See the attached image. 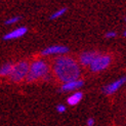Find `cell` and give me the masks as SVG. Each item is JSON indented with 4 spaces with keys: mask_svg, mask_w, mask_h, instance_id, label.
<instances>
[{
    "mask_svg": "<svg viewBox=\"0 0 126 126\" xmlns=\"http://www.w3.org/2000/svg\"><path fill=\"white\" fill-rule=\"evenodd\" d=\"M68 8L67 7H62V8H59V9H56L55 11H53L51 15H50L49 18L50 20H58V18L62 17L63 16H64L66 12H67Z\"/></svg>",
    "mask_w": 126,
    "mask_h": 126,
    "instance_id": "obj_12",
    "label": "cell"
},
{
    "mask_svg": "<svg viewBox=\"0 0 126 126\" xmlns=\"http://www.w3.org/2000/svg\"><path fill=\"white\" fill-rule=\"evenodd\" d=\"M83 98V93L81 91H75V93L71 94L70 96L67 98V104L71 107L77 106Z\"/></svg>",
    "mask_w": 126,
    "mask_h": 126,
    "instance_id": "obj_10",
    "label": "cell"
},
{
    "mask_svg": "<svg viewBox=\"0 0 126 126\" xmlns=\"http://www.w3.org/2000/svg\"><path fill=\"white\" fill-rule=\"evenodd\" d=\"M96 55H97V53L95 51H84V52H82L79 56L80 65H82L84 67H89L90 64L93 62V60L95 59Z\"/></svg>",
    "mask_w": 126,
    "mask_h": 126,
    "instance_id": "obj_9",
    "label": "cell"
},
{
    "mask_svg": "<svg viewBox=\"0 0 126 126\" xmlns=\"http://www.w3.org/2000/svg\"><path fill=\"white\" fill-rule=\"evenodd\" d=\"M84 85V81L81 79L77 80H73V81H69V82L63 83L61 86V91L63 92H70V91H76L77 89L81 88Z\"/></svg>",
    "mask_w": 126,
    "mask_h": 126,
    "instance_id": "obj_8",
    "label": "cell"
},
{
    "mask_svg": "<svg viewBox=\"0 0 126 126\" xmlns=\"http://www.w3.org/2000/svg\"><path fill=\"white\" fill-rule=\"evenodd\" d=\"M126 82V77L125 76H122L121 78H119L115 81H113L112 83L110 84H107L103 87V93L106 94V95H110V94H113L115 93L116 91H118L120 88L125 84Z\"/></svg>",
    "mask_w": 126,
    "mask_h": 126,
    "instance_id": "obj_5",
    "label": "cell"
},
{
    "mask_svg": "<svg viewBox=\"0 0 126 126\" xmlns=\"http://www.w3.org/2000/svg\"><path fill=\"white\" fill-rule=\"evenodd\" d=\"M28 33V28L25 27V26H21V27H17L15 30L10 31V32L6 33L3 36V40L5 41H9V40H15V39H18V38H22L23 36H25Z\"/></svg>",
    "mask_w": 126,
    "mask_h": 126,
    "instance_id": "obj_6",
    "label": "cell"
},
{
    "mask_svg": "<svg viewBox=\"0 0 126 126\" xmlns=\"http://www.w3.org/2000/svg\"><path fill=\"white\" fill-rule=\"evenodd\" d=\"M94 124H95V121H94V119L91 117L86 120V126H94Z\"/></svg>",
    "mask_w": 126,
    "mask_h": 126,
    "instance_id": "obj_16",
    "label": "cell"
},
{
    "mask_svg": "<svg viewBox=\"0 0 126 126\" xmlns=\"http://www.w3.org/2000/svg\"><path fill=\"white\" fill-rule=\"evenodd\" d=\"M69 47L65 45H51L42 50V55H51V54H61L64 55L69 52Z\"/></svg>",
    "mask_w": 126,
    "mask_h": 126,
    "instance_id": "obj_7",
    "label": "cell"
},
{
    "mask_svg": "<svg viewBox=\"0 0 126 126\" xmlns=\"http://www.w3.org/2000/svg\"><path fill=\"white\" fill-rule=\"evenodd\" d=\"M106 38H108V39H112V38H115V37L117 36V33L115 32V31H108L106 34Z\"/></svg>",
    "mask_w": 126,
    "mask_h": 126,
    "instance_id": "obj_15",
    "label": "cell"
},
{
    "mask_svg": "<svg viewBox=\"0 0 126 126\" xmlns=\"http://www.w3.org/2000/svg\"><path fill=\"white\" fill-rule=\"evenodd\" d=\"M67 111V108L64 104H59L56 106V112L60 113V114H63V113H65Z\"/></svg>",
    "mask_w": 126,
    "mask_h": 126,
    "instance_id": "obj_14",
    "label": "cell"
},
{
    "mask_svg": "<svg viewBox=\"0 0 126 126\" xmlns=\"http://www.w3.org/2000/svg\"><path fill=\"white\" fill-rule=\"evenodd\" d=\"M49 73V66L43 60H36L29 64V72L26 77L27 82H34L36 80L47 77Z\"/></svg>",
    "mask_w": 126,
    "mask_h": 126,
    "instance_id": "obj_2",
    "label": "cell"
},
{
    "mask_svg": "<svg viewBox=\"0 0 126 126\" xmlns=\"http://www.w3.org/2000/svg\"><path fill=\"white\" fill-rule=\"evenodd\" d=\"M28 72H29V63L26 61H21L14 65L9 77L12 82L18 83L26 79Z\"/></svg>",
    "mask_w": 126,
    "mask_h": 126,
    "instance_id": "obj_3",
    "label": "cell"
},
{
    "mask_svg": "<svg viewBox=\"0 0 126 126\" xmlns=\"http://www.w3.org/2000/svg\"><path fill=\"white\" fill-rule=\"evenodd\" d=\"M53 73L63 83L77 80L80 77L81 70L78 63L67 55H62L53 63Z\"/></svg>",
    "mask_w": 126,
    "mask_h": 126,
    "instance_id": "obj_1",
    "label": "cell"
},
{
    "mask_svg": "<svg viewBox=\"0 0 126 126\" xmlns=\"http://www.w3.org/2000/svg\"><path fill=\"white\" fill-rule=\"evenodd\" d=\"M12 67L14 65L11 63H5L1 67H0V76L1 77H9L11 71H12Z\"/></svg>",
    "mask_w": 126,
    "mask_h": 126,
    "instance_id": "obj_11",
    "label": "cell"
},
{
    "mask_svg": "<svg viewBox=\"0 0 126 126\" xmlns=\"http://www.w3.org/2000/svg\"><path fill=\"white\" fill-rule=\"evenodd\" d=\"M21 20V16H11L9 18H7V20H5L4 21V25L5 26H11V25H15L16 24L18 21Z\"/></svg>",
    "mask_w": 126,
    "mask_h": 126,
    "instance_id": "obj_13",
    "label": "cell"
},
{
    "mask_svg": "<svg viewBox=\"0 0 126 126\" xmlns=\"http://www.w3.org/2000/svg\"><path fill=\"white\" fill-rule=\"evenodd\" d=\"M112 63V58L109 54H97L93 62L90 64V71L93 73H98L106 70Z\"/></svg>",
    "mask_w": 126,
    "mask_h": 126,
    "instance_id": "obj_4",
    "label": "cell"
}]
</instances>
